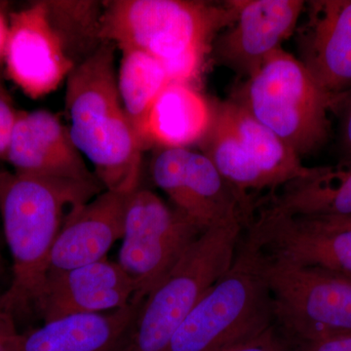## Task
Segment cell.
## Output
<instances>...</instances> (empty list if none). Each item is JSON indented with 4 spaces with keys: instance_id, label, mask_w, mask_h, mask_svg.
I'll list each match as a JSON object with an SVG mask.
<instances>
[{
    "instance_id": "1",
    "label": "cell",
    "mask_w": 351,
    "mask_h": 351,
    "mask_svg": "<svg viewBox=\"0 0 351 351\" xmlns=\"http://www.w3.org/2000/svg\"><path fill=\"white\" fill-rule=\"evenodd\" d=\"M104 191L101 184L0 172V217L12 258V279L0 304L14 317L36 309L53 246L69 215Z\"/></svg>"
},
{
    "instance_id": "2",
    "label": "cell",
    "mask_w": 351,
    "mask_h": 351,
    "mask_svg": "<svg viewBox=\"0 0 351 351\" xmlns=\"http://www.w3.org/2000/svg\"><path fill=\"white\" fill-rule=\"evenodd\" d=\"M64 106L71 140L106 191L130 195L140 188L145 147L120 100L112 43L75 66Z\"/></svg>"
},
{
    "instance_id": "3",
    "label": "cell",
    "mask_w": 351,
    "mask_h": 351,
    "mask_svg": "<svg viewBox=\"0 0 351 351\" xmlns=\"http://www.w3.org/2000/svg\"><path fill=\"white\" fill-rule=\"evenodd\" d=\"M235 17L232 1L221 6L186 0H117L101 16L99 36L120 50L151 55L171 82L191 84L202 73L215 36Z\"/></svg>"
},
{
    "instance_id": "4",
    "label": "cell",
    "mask_w": 351,
    "mask_h": 351,
    "mask_svg": "<svg viewBox=\"0 0 351 351\" xmlns=\"http://www.w3.org/2000/svg\"><path fill=\"white\" fill-rule=\"evenodd\" d=\"M265 263L245 235L232 267L184 318L166 351H225L274 324Z\"/></svg>"
},
{
    "instance_id": "5",
    "label": "cell",
    "mask_w": 351,
    "mask_h": 351,
    "mask_svg": "<svg viewBox=\"0 0 351 351\" xmlns=\"http://www.w3.org/2000/svg\"><path fill=\"white\" fill-rule=\"evenodd\" d=\"M212 108L211 124L198 144L201 152L252 212V193H276L313 172L314 167L302 165L292 149L237 101H215Z\"/></svg>"
},
{
    "instance_id": "6",
    "label": "cell",
    "mask_w": 351,
    "mask_h": 351,
    "mask_svg": "<svg viewBox=\"0 0 351 351\" xmlns=\"http://www.w3.org/2000/svg\"><path fill=\"white\" fill-rule=\"evenodd\" d=\"M300 157L327 142L332 99L299 59L282 48L247 78L232 99Z\"/></svg>"
},
{
    "instance_id": "7",
    "label": "cell",
    "mask_w": 351,
    "mask_h": 351,
    "mask_svg": "<svg viewBox=\"0 0 351 351\" xmlns=\"http://www.w3.org/2000/svg\"><path fill=\"white\" fill-rule=\"evenodd\" d=\"M244 226L208 228L147 295L138 311L130 351H166L201 298L232 267Z\"/></svg>"
},
{
    "instance_id": "8",
    "label": "cell",
    "mask_w": 351,
    "mask_h": 351,
    "mask_svg": "<svg viewBox=\"0 0 351 351\" xmlns=\"http://www.w3.org/2000/svg\"><path fill=\"white\" fill-rule=\"evenodd\" d=\"M265 277L277 326L293 343L351 335V281L348 278L269 256Z\"/></svg>"
},
{
    "instance_id": "9",
    "label": "cell",
    "mask_w": 351,
    "mask_h": 351,
    "mask_svg": "<svg viewBox=\"0 0 351 351\" xmlns=\"http://www.w3.org/2000/svg\"><path fill=\"white\" fill-rule=\"evenodd\" d=\"M205 230L156 193L138 188L127 201L119 261L145 301L189 246Z\"/></svg>"
},
{
    "instance_id": "10",
    "label": "cell",
    "mask_w": 351,
    "mask_h": 351,
    "mask_svg": "<svg viewBox=\"0 0 351 351\" xmlns=\"http://www.w3.org/2000/svg\"><path fill=\"white\" fill-rule=\"evenodd\" d=\"M151 172L154 184L169 197L173 206L201 230L235 221L244 228L250 225L253 212L203 152L161 149L152 159Z\"/></svg>"
},
{
    "instance_id": "11",
    "label": "cell",
    "mask_w": 351,
    "mask_h": 351,
    "mask_svg": "<svg viewBox=\"0 0 351 351\" xmlns=\"http://www.w3.org/2000/svg\"><path fill=\"white\" fill-rule=\"evenodd\" d=\"M247 228V235L269 258L351 276V228L265 205Z\"/></svg>"
},
{
    "instance_id": "12",
    "label": "cell",
    "mask_w": 351,
    "mask_h": 351,
    "mask_svg": "<svg viewBox=\"0 0 351 351\" xmlns=\"http://www.w3.org/2000/svg\"><path fill=\"white\" fill-rule=\"evenodd\" d=\"M3 57L11 80L32 99L55 91L75 69L47 3L11 15Z\"/></svg>"
},
{
    "instance_id": "13",
    "label": "cell",
    "mask_w": 351,
    "mask_h": 351,
    "mask_svg": "<svg viewBox=\"0 0 351 351\" xmlns=\"http://www.w3.org/2000/svg\"><path fill=\"white\" fill-rule=\"evenodd\" d=\"M232 3L237 17L232 27L217 40V56L237 75L248 78L294 34L306 2L247 0Z\"/></svg>"
},
{
    "instance_id": "14",
    "label": "cell",
    "mask_w": 351,
    "mask_h": 351,
    "mask_svg": "<svg viewBox=\"0 0 351 351\" xmlns=\"http://www.w3.org/2000/svg\"><path fill=\"white\" fill-rule=\"evenodd\" d=\"M5 160L20 174L101 184L73 144L68 126L48 110L18 112Z\"/></svg>"
},
{
    "instance_id": "15",
    "label": "cell",
    "mask_w": 351,
    "mask_h": 351,
    "mask_svg": "<svg viewBox=\"0 0 351 351\" xmlns=\"http://www.w3.org/2000/svg\"><path fill=\"white\" fill-rule=\"evenodd\" d=\"M306 12L299 60L335 101L351 90V0L309 1Z\"/></svg>"
},
{
    "instance_id": "16",
    "label": "cell",
    "mask_w": 351,
    "mask_h": 351,
    "mask_svg": "<svg viewBox=\"0 0 351 351\" xmlns=\"http://www.w3.org/2000/svg\"><path fill=\"white\" fill-rule=\"evenodd\" d=\"M135 293V286L119 263L106 258L49 272L34 311L44 322L75 314L108 313L128 306Z\"/></svg>"
},
{
    "instance_id": "17",
    "label": "cell",
    "mask_w": 351,
    "mask_h": 351,
    "mask_svg": "<svg viewBox=\"0 0 351 351\" xmlns=\"http://www.w3.org/2000/svg\"><path fill=\"white\" fill-rule=\"evenodd\" d=\"M143 302L103 313L75 314L20 332L12 351H130Z\"/></svg>"
},
{
    "instance_id": "18",
    "label": "cell",
    "mask_w": 351,
    "mask_h": 351,
    "mask_svg": "<svg viewBox=\"0 0 351 351\" xmlns=\"http://www.w3.org/2000/svg\"><path fill=\"white\" fill-rule=\"evenodd\" d=\"M130 195L104 191L76 207L64 221L53 246L49 272L64 271L108 258L112 245L123 235Z\"/></svg>"
},
{
    "instance_id": "19",
    "label": "cell",
    "mask_w": 351,
    "mask_h": 351,
    "mask_svg": "<svg viewBox=\"0 0 351 351\" xmlns=\"http://www.w3.org/2000/svg\"><path fill=\"white\" fill-rule=\"evenodd\" d=\"M212 117V104L193 85L171 82L147 113L140 138L145 149H189L206 135Z\"/></svg>"
},
{
    "instance_id": "20",
    "label": "cell",
    "mask_w": 351,
    "mask_h": 351,
    "mask_svg": "<svg viewBox=\"0 0 351 351\" xmlns=\"http://www.w3.org/2000/svg\"><path fill=\"white\" fill-rule=\"evenodd\" d=\"M272 193L269 205L297 216H351V159L336 166L314 167L307 177L289 182Z\"/></svg>"
},
{
    "instance_id": "21",
    "label": "cell",
    "mask_w": 351,
    "mask_h": 351,
    "mask_svg": "<svg viewBox=\"0 0 351 351\" xmlns=\"http://www.w3.org/2000/svg\"><path fill=\"white\" fill-rule=\"evenodd\" d=\"M121 52L117 73L120 100L131 125L140 138L147 113L171 80L162 64L151 55L133 49Z\"/></svg>"
},
{
    "instance_id": "22",
    "label": "cell",
    "mask_w": 351,
    "mask_h": 351,
    "mask_svg": "<svg viewBox=\"0 0 351 351\" xmlns=\"http://www.w3.org/2000/svg\"><path fill=\"white\" fill-rule=\"evenodd\" d=\"M225 351H297L292 339H289L276 323L260 334L242 341Z\"/></svg>"
},
{
    "instance_id": "23",
    "label": "cell",
    "mask_w": 351,
    "mask_h": 351,
    "mask_svg": "<svg viewBox=\"0 0 351 351\" xmlns=\"http://www.w3.org/2000/svg\"><path fill=\"white\" fill-rule=\"evenodd\" d=\"M332 112L339 117V141L345 159H351V90L334 101Z\"/></svg>"
},
{
    "instance_id": "24",
    "label": "cell",
    "mask_w": 351,
    "mask_h": 351,
    "mask_svg": "<svg viewBox=\"0 0 351 351\" xmlns=\"http://www.w3.org/2000/svg\"><path fill=\"white\" fill-rule=\"evenodd\" d=\"M18 112L5 95L0 92V159L5 160Z\"/></svg>"
},
{
    "instance_id": "25",
    "label": "cell",
    "mask_w": 351,
    "mask_h": 351,
    "mask_svg": "<svg viewBox=\"0 0 351 351\" xmlns=\"http://www.w3.org/2000/svg\"><path fill=\"white\" fill-rule=\"evenodd\" d=\"M295 346L297 351H351V335L311 343H295Z\"/></svg>"
},
{
    "instance_id": "26",
    "label": "cell",
    "mask_w": 351,
    "mask_h": 351,
    "mask_svg": "<svg viewBox=\"0 0 351 351\" xmlns=\"http://www.w3.org/2000/svg\"><path fill=\"white\" fill-rule=\"evenodd\" d=\"M19 334L13 314L0 304V351H12Z\"/></svg>"
},
{
    "instance_id": "27",
    "label": "cell",
    "mask_w": 351,
    "mask_h": 351,
    "mask_svg": "<svg viewBox=\"0 0 351 351\" xmlns=\"http://www.w3.org/2000/svg\"><path fill=\"white\" fill-rule=\"evenodd\" d=\"M7 36H8V24L4 20L3 16L0 14V58L4 56Z\"/></svg>"
},
{
    "instance_id": "28",
    "label": "cell",
    "mask_w": 351,
    "mask_h": 351,
    "mask_svg": "<svg viewBox=\"0 0 351 351\" xmlns=\"http://www.w3.org/2000/svg\"><path fill=\"white\" fill-rule=\"evenodd\" d=\"M313 218V217H311ZM327 219V221H331L332 223L336 225L346 226V228H351V216L345 217V218H320Z\"/></svg>"
},
{
    "instance_id": "29",
    "label": "cell",
    "mask_w": 351,
    "mask_h": 351,
    "mask_svg": "<svg viewBox=\"0 0 351 351\" xmlns=\"http://www.w3.org/2000/svg\"><path fill=\"white\" fill-rule=\"evenodd\" d=\"M2 269V257H1V252H0V271Z\"/></svg>"
},
{
    "instance_id": "30",
    "label": "cell",
    "mask_w": 351,
    "mask_h": 351,
    "mask_svg": "<svg viewBox=\"0 0 351 351\" xmlns=\"http://www.w3.org/2000/svg\"><path fill=\"white\" fill-rule=\"evenodd\" d=\"M341 276L346 277V278H348V280L351 281V276Z\"/></svg>"
}]
</instances>
